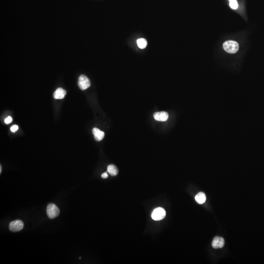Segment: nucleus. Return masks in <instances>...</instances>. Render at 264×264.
I'll return each mask as SVG.
<instances>
[{"instance_id":"obj_1","label":"nucleus","mask_w":264,"mask_h":264,"mask_svg":"<svg viewBox=\"0 0 264 264\" xmlns=\"http://www.w3.org/2000/svg\"><path fill=\"white\" fill-rule=\"evenodd\" d=\"M223 49L229 54H235L239 50V44L236 41H228L223 44Z\"/></svg>"},{"instance_id":"obj_2","label":"nucleus","mask_w":264,"mask_h":264,"mask_svg":"<svg viewBox=\"0 0 264 264\" xmlns=\"http://www.w3.org/2000/svg\"><path fill=\"white\" fill-rule=\"evenodd\" d=\"M46 213L49 218L53 219L59 216L60 210L55 204H50L46 208Z\"/></svg>"},{"instance_id":"obj_3","label":"nucleus","mask_w":264,"mask_h":264,"mask_svg":"<svg viewBox=\"0 0 264 264\" xmlns=\"http://www.w3.org/2000/svg\"><path fill=\"white\" fill-rule=\"evenodd\" d=\"M165 215L166 212L165 209L162 207H157L154 210L151 216L154 220H160L163 219Z\"/></svg>"},{"instance_id":"obj_4","label":"nucleus","mask_w":264,"mask_h":264,"mask_svg":"<svg viewBox=\"0 0 264 264\" xmlns=\"http://www.w3.org/2000/svg\"><path fill=\"white\" fill-rule=\"evenodd\" d=\"M78 84L79 88L82 90H86L91 86L90 80L88 78L84 75H82L79 77Z\"/></svg>"},{"instance_id":"obj_5","label":"nucleus","mask_w":264,"mask_h":264,"mask_svg":"<svg viewBox=\"0 0 264 264\" xmlns=\"http://www.w3.org/2000/svg\"><path fill=\"white\" fill-rule=\"evenodd\" d=\"M24 228V223L19 220H14L9 223V228L11 231L18 232L21 231Z\"/></svg>"},{"instance_id":"obj_6","label":"nucleus","mask_w":264,"mask_h":264,"mask_svg":"<svg viewBox=\"0 0 264 264\" xmlns=\"http://www.w3.org/2000/svg\"><path fill=\"white\" fill-rule=\"evenodd\" d=\"M154 117L157 121H167L169 118L168 114L166 112H155L154 114Z\"/></svg>"},{"instance_id":"obj_7","label":"nucleus","mask_w":264,"mask_h":264,"mask_svg":"<svg viewBox=\"0 0 264 264\" xmlns=\"http://www.w3.org/2000/svg\"><path fill=\"white\" fill-rule=\"evenodd\" d=\"M225 244V240L223 238L217 236L214 238L212 241V247L214 249H220L223 247Z\"/></svg>"},{"instance_id":"obj_8","label":"nucleus","mask_w":264,"mask_h":264,"mask_svg":"<svg viewBox=\"0 0 264 264\" xmlns=\"http://www.w3.org/2000/svg\"><path fill=\"white\" fill-rule=\"evenodd\" d=\"M93 133L94 135V139L96 141H101L102 140L105 136V133L102 131H100L98 128H94L93 130Z\"/></svg>"},{"instance_id":"obj_9","label":"nucleus","mask_w":264,"mask_h":264,"mask_svg":"<svg viewBox=\"0 0 264 264\" xmlns=\"http://www.w3.org/2000/svg\"><path fill=\"white\" fill-rule=\"evenodd\" d=\"M66 94V91L63 88H58L54 94V97L56 99H61L65 97Z\"/></svg>"},{"instance_id":"obj_10","label":"nucleus","mask_w":264,"mask_h":264,"mask_svg":"<svg viewBox=\"0 0 264 264\" xmlns=\"http://www.w3.org/2000/svg\"><path fill=\"white\" fill-rule=\"evenodd\" d=\"M195 200L198 204H202L206 201V196L203 192H199L195 196Z\"/></svg>"},{"instance_id":"obj_11","label":"nucleus","mask_w":264,"mask_h":264,"mask_svg":"<svg viewBox=\"0 0 264 264\" xmlns=\"http://www.w3.org/2000/svg\"><path fill=\"white\" fill-rule=\"evenodd\" d=\"M107 171L111 175L115 176L118 174V169L117 167L114 165H111L107 167Z\"/></svg>"},{"instance_id":"obj_12","label":"nucleus","mask_w":264,"mask_h":264,"mask_svg":"<svg viewBox=\"0 0 264 264\" xmlns=\"http://www.w3.org/2000/svg\"><path fill=\"white\" fill-rule=\"evenodd\" d=\"M137 44L139 47L141 49H143L146 48L147 45V41L145 39L141 38L137 40Z\"/></svg>"},{"instance_id":"obj_13","label":"nucleus","mask_w":264,"mask_h":264,"mask_svg":"<svg viewBox=\"0 0 264 264\" xmlns=\"http://www.w3.org/2000/svg\"><path fill=\"white\" fill-rule=\"evenodd\" d=\"M229 6L233 9H236L238 7L237 1L236 0H229Z\"/></svg>"},{"instance_id":"obj_14","label":"nucleus","mask_w":264,"mask_h":264,"mask_svg":"<svg viewBox=\"0 0 264 264\" xmlns=\"http://www.w3.org/2000/svg\"><path fill=\"white\" fill-rule=\"evenodd\" d=\"M18 128L19 127L18 125H13L10 128V130H11V132L14 133V132H15L16 131H17L18 130Z\"/></svg>"},{"instance_id":"obj_15","label":"nucleus","mask_w":264,"mask_h":264,"mask_svg":"<svg viewBox=\"0 0 264 264\" xmlns=\"http://www.w3.org/2000/svg\"><path fill=\"white\" fill-rule=\"evenodd\" d=\"M12 118L11 117L9 116V117H7V118H6L5 119L4 122L7 124H8L12 122Z\"/></svg>"},{"instance_id":"obj_16","label":"nucleus","mask_w":264,"mask_h":264,"mask_svg":"<svg viewBox=\"0 0 264 264\" xmlns=\"http://www.w3.org/2000/svg\"><path fill=\"white\" fill-rule=\"evenodd\" d=\"M101 177L103 178H106L108 177V175L107 174V172H105V173H103L101 175Z\"/></svg>"},{"instance_id":"obj_17","label":"nucleus","mask_w":264,"mask_h":264,"mask_svg":"<svg viewBox=\"0 0 264 264\" xmlns=\"http://www.w3.org/2000/svg\"><path fill=\"white\" fill-rule=\"evenodd\" d=\"M1 165L0 166V173H1Z\"/></svg>"}]
</instances>
